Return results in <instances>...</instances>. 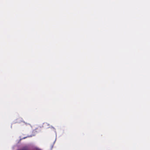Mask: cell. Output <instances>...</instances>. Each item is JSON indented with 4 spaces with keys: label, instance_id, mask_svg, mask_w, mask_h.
I'll return each mask as SVG.
<instances>
[{
    "label": "cell",
    "instance_id": "1",
    "mask_svg": "<svg viewBox=\"0 0 150 150\" xmlns=\"http://www.w3.org/2000/svg\"></svg>",
    "mask_w": 150,
    "mask_h": 150
}]
</instances>
